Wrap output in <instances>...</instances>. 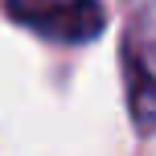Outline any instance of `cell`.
Listing matches in <instances>:
<instances>
[{"mask_svg":"<svg viewBox=\"0 0 156 156\" xmlns=\"http://www.w3.org/2000/svg\"><path fill=\"white\" fill-rule=\"evenodd\" d=\"M8 16L62 45L94 41L107 21L99 0H8Z\"/></svg>","mask_w":156,"mask_h":156,"instance_id":"obj_1","label":"cell"},{"mask_svg":"<svg viewBox=\"0 0 156 156\" xmlns=\"http://www.w3.org/2000/svg\"><path fill=\"white\" fill-rule=\"evenodd\" d=\"M127 99L140 132H156V8L140 16L127 33Z\"/></svg>","mask_w":156,"mask_h":156,"instance_id":"obj_2","label":"cell"}]
</instances>
